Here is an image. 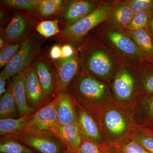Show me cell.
I'll return each instance as SVG.
<instances>
[{
    "label": "cell",
    "mask_w": 153,
    "mask_h": 153,
    "mask_svg": "<svg viewBox=\"0 0 153 153\" xmlns=\"http://www.w3.org/2000/svg\"><path fill=\"white\" fill-rule=\"evenodd\" d=\"M125 31L149 61L153 63V39L149 27L139 30Z\"/></svg>",
    "instance_id": "obj_20"
},
{
    "label": "cell",
    "mask_w": 153,
    "mask_h": 153,
    "mask_svg": "<svg viewBox=\"0 0 153 153\" xmlns=\"http://www.w3.org/2000/svg\"><path fill=\"white\" fill-rule=\"evenodd\" d=\"M116 149V148H115ZM117 150L118 152V153H125V152H122V151L119 150Z\"/></svg>",
    "instance_id": "obj_43"
},
{
    "label": "cell",
    "mask_w": 153,
    "mask_h": 153,
    "mask_svg": "<svg viewBox=\"0 0 153 153\" xmlns=\"http://www.w3.org/2000/svg\"><path fill=\"white\" fill-rule=\"evenodd\" d=\"M110 149L108 153H118L117 150L113 147L110 146Z\"/></svg>",
    "instance_id": "obj_41"
},
{
    "label": "cell",
    "mask_w": 153,
    "mask_h": 153,
    "mask_svg": "<svg viewBox=\"0 0 153 153\" xmlns=\"http://www.w3.org/2000/svg\"><path fill=\"white\" fill-rule=\"evenodd\" d=\"M51 60L56 71V91L58 95L67 91L80 71L81 65L76 53L69 58Z\"/></svg>",
    "instance_id": "obj_11"
},
{
    "label": "cell",
    "mask_w": 153,
    "mask_h": 153,
    "mask_svg": "<svg viewBox=\"0 0 153 153\" xmlns=\"http://www.w3.org/2000/svg\"><path fill=\"white\" fill-rule=\"evenodd\" d=\"M36 32L46 38L57 36L60 33L58 22L56 20H45L38 23Z\"/></svg>",
    "instance_id": "obj_30"
},
{
    "label": "cell",
    "mask_w": 153,
    "mask_h": 153,
    "mask_svg": "<svg viewBox=\"0 0 153 153\" xmlns=\"http://www.w3.org/2000/svg\"><path fill=\"white\" fill-rule=\"evenodd\" d=\"M75 48L81 67L109 85L118 62L110 50L91 33Z\"/></svg>",
    "instance_id": "obj_1"
},
{
    "label": "cell",
    "mask_w": 153,
    "mask_h": 153,
    "mask_svg": "<svg viewBox=\"0 0 153 153\" xmlns=\"http://www.w3.org/2000/svg\"><path fill=\"white\" fill-rule=\"evenodd\" d=\"M150 153H153V137L143 128L138 126L129 137Z\"/></svg>",
    "instance_id": "obj_28"
},
{
    "label": "cell",
    "mask_w": 153,
    "mask_h": 153,
    "mask_svg": "<svg viewBox=\"0 0 153 153\" xmlns=\"http://www.w3.org/2000/svg\"><path fill=\"white\" fill-rule=\"evenodd\" d=\"M50 131L70 150L76 151L82 142V134L77 122L65 125L57 123Z\"/></svg>",
    "instance_id": "obj_16"
},
{
    "label": "cell",
    "mask_w": 153,
    "mask_h": 153,
    "mask_svg": "<svg viewBox=\"0 0 153 153\" xmlns=\"http://www.w3.org/2000/svg\"><path fill=\"white\" fill-rule=\"evenodd\" d=\"M25 86L27 100L30 106L41 108L49 102L38 78L35 62L26 71Z\"/></svg>",
    "instance_id": "obj_14"
},
{
    "label": "cell",
    "mask_w": 153,
    "mask_h": 153,
    "mask_svg": "<svg viewBox=\"0 0 153 153\" xmlns=\"http://www.w3.org/2000/svg\"><path fill=\"white\" fill-rule=\"evenodd\" d=\"M6 77L2 75H0V95L1 96L6 92L5 88L6 81L7 80Z\"/></svg>",
    "instance_id": "obj_37"
},
{
    "label": "cell",
    "mask_w": 153,
    "mask_h": 153,
    "mask_svg": "<svg viewBox=\"0 0 153 153\" xmlns=\"http://www.w3.org/2000/svg\"><path fill=\"white\" fill-rule=\"evenodd\" d=\"M37 10L41 18H49L59 16L62 10L56 7L52 0H40Z\"/></svg>",
    "instance_id": "obj_33"
},
{
    "label": "cell",
    "mask_w": 153,
    "mask_h": 153,
    "mask_svg": "<svg viewBox=\"0 0 153 153\" xmlns=\"http://www.w3.org/2000/svg\"><path fill=\"white\" fill-rule=\"evenodd\" d=\"M114 1H103L90 14L63 28L53 39L59 44H71L76 46L94 28L106 22Z\"/></svg>",
    "instance_id": "obj_6"
},
{
    "label": "cell",
    "mask_w": 153,
    "mask_h": 153,
    "mask_svg": "<svg viewBox=\"0 0 153 153\" xmlns=\"http://www.w3.org/2000/svg\"><path fill=\"white\" fill-rule=\"evenodd\" d=\"M52 1L56 7L62 10L64 7L66 2V1L62 0H52Z\"/></svg>",
    "instance_id": "obj_38"
},
{
    "label": "cell",
    "mask_w": 153,
    "mask_h": 153,
    "mask_svg": "<svg viewBox=\"0 0 153 153\" xmlns=\"http://www.w3.org/2000/svg\"><path fill=\"white\" fill-rule=\"evenodd\" d=\"M67 91L81 105L100 107L115 104L109 85L81 67Z\"/></svg>",
    "instance_id": "obj_5"
},
{
    "label": "cell",
    "mask_w": 153,
    "mask_h": 153,
    "mask_svg": "<svg viewBox=\"0 0 153 153\" xmlns=\"http://www.w3.org/2000/svg\"><path fill=\"white\" fill-rule=\"evenodd\" d=\"M6 44H7V43H6L4 38L1 35V37H0V49H2Z\"/></svg>",
    "instance_id": "obj_40"
},
{
    "label": "cell",
    "mask_w": 153,
    "mask_h": 153,
    "mask_svg": "<svg viewBox=\"0 0 153 153\" xmlns=\"http://www.w3.org/2000/svg\"><path fill=\"white\" fill-rule=\"evenodd\" d=\"M61 52L62 55L61 58L62 59L71 57L76 53L75 46L71 44H62L61 46Z\"/></svg>",
    "instance_id": "obj_35"
},
{
    "label": "cell",
    "mask_w": 153,
    "mask_h": 153,
    "mask_svg": "<svg viewBox=\"0 0 153 153\" xmlns=\"http://www.w3.org/2000/svg\"><path fill=\"white\" fill-rule=\"evenodd\" d=\"M140 71V87L142 94H153V63L143 62L138 65Z\"/></svg>",
    "instance_id": "obj_23"
},
{
    "label": "cell",
    "mask_w": 153,
    "mask_h": 153,
    "mask_svg": "<svg viewBox=\"0 0 153 153\" xmlns=\"http://www.w3.org/2000/svg\"><path fill=\"white\" fill-rule=\"evenodd\" d=\"M134 13L153 9V0H126Z\"/></svg>",
    "instance_id": "obj_34"
},
{
    "label": "cell",
    "mask_w": 153,
    "mask_h": 153,
    "mask_svg": "<svg viewBox=\"0 0 153 153\" xmlns=\"http://www.w3.org/2000/svg\"><path fill=\"white\" fill-rule=\"evenodd\" d=\"M0 144L1 153H37L16 140L3 138Z\"/></svg>",
    "instance_id": "obj_26"
},
{
    "label": "cell",
    "mask_w": 153,
    "mask_h": 153,
    "mask_svg": "<svg viewBox=\"0 0 153 153\" xmlns=\"http://www.w3.org/2000/svg\"><path fill=\"white\" fill-rule=\"evenodd\" d=\"M17 107L11 84L7 91L1 96L0 99V118H10L16 116Z\"/></svg>",
    "instance_id": "obj_21"
},
{
    "label": "cell",
    "mask_w": 153,
    "mask_h": 153,
    "mask_svg": "<svg viewBox=\"0 0 153 153\" xmlns=\"http://www.w3.org/2000/svg\"><path fill=\"white\" fill-rule=\"evenodd\" d=\"M31 115L24 116L18 118H10L0 120V134L4 136L22 131Z\"/></svg>",
    "instance_id": "obj_22"
},
{
    "label": "cell",
    "mask_w": 153,
    "mask_h": 153,
    "mask_svg": "<svg viewBox=\"0 0 153 153\" xmlns=\"http://www.w3.org/2000/svg\"><path fill=\"white\" fill-rule=\"evenodd\" d=\"M57 123L61 125L77 123L75 101L68 91L63 93L57 106Z\"/></svg>",
    "instance_id": "obj_19"
},
{
    "label": "cell",
    "mask_w": 153,
    "mask_h": 153,
    "mask_svg": "<svg viewBox=\"0 0 153 153\" xmlns=\"http://www.w3.org/2000/svg\"><path fill=\"white\" fill-rule=\"evenodd\" d=\"M134 14L126 0H115L105 22L115 27L125 30Z\"/></svg>",
    "instance_id": "obj_17"
},
{
    "label": "cell",
    "mask_w": 153,
    "mask_h": 153,
    "mask_svg": "<svg viewBox=\"0 0 153 153\" xmlns=\"http://www.w3.org/2000/svg\"><path fill=\"white\" fill-rule=\"evenodd\" d=\"M75 103L77 123L82 135L98 144H107L105 142L98 123L93 116L75 101Z\"/></svg>",
    "instance_id": "obj_15"
},
{
    "label": "cell",
    "mask_w": 153,
    "mask_h": 153,
    "mask_svg": "<svg viewBox=\"0 0 153 153\" xmlns=\"http://www.w3.org/2000/svg\"><path fill=\"white\" fill-rule=\"evenodd\" d=\"M63 94H58L32 114L22 131L50 130L57 123V104Z\"/></svg>",
    "instance_id": "obj_10"
},
{
    "label": "cell",
    "mask_w": 153,
    "mask_h": 153,
    "mask_svg": "<svg viewBox=\"0 0 153 153\" xmlns=\"http://www.w3.org/2000/svg\"><path fill=\"white\" fill-rule=\"evenodd\" d=\"M61 46L59 44L53 45L49 52V57L51 60H57L60 59L61 57Z\"/></svg>",
    "instance_id": "obj_36"
},
{
    "label": "cell",
    "mask_w": 153,
    "mask_h": 153,
    "mask_svg": "<svg viewBox=\"0 0 153 153\" xmlns=\"http://www.w3.org/2000/svg\"><path fill=\"white\" fill-rule=\"evenodd\" d=\"M22 42L7 43L0 52V68H1L10 62L21 48Z\"/></svg>",
    "instance_id": "obj_31"
},
{
    "label": "cell",
    "mask_w": 153,
    "mask_h": 153,
    "mask_svg": "<svg viewBox=\"0 0 153 153\" xmlns=\"http://www.w3.org/2000/svg\"><path fill=\"white\" fill-rule=\"evenodd\" d=\"M13 18L1 35L6 43L22 42L35 33L36 26L41 19L38 14L25 11H16Z\"/></svg>",
    "instance_id": "obj_9"
},
{
    "label": "cell",
    "mask_w": 153,
    "mask_h": 153,
    "mask_svg": "<svg viewBox=\"0 0 153 153\" xmlns=\"http://www.w3.org/2000/svg\"><path fill=\"white\" fill-rule=\"evenodd\" d=\"M3 138L18 141L37 153H63L67 149L50 130L22 131Z\"/></svg>",
    "instance_id": "obj_8"
},
{
    "label": "cell",
    "mask_w": 153,
    "mask_h": 153,
    "mask_svg": "<svg viewBox=\"0 0 153 153\" xmlns=\"http://www.w3.org/2000/svg\"><path fill=\"white\" fill-rule=\"evenodd\" d=\"M152 10L141 11L134 14L131 22L125 30L134 31L149 27Z\"/></svg>",
    "instance_id": "obj_27"
},
{
    "label": "cell",
    "mask_w": 153,
    "mask_h": 153,
    "mask_svg": "<svg viewBox=\"0 0 153 153\" xmlns=\"http://www.w3.org/2000/svg\"><path fill=\"white\" fill-rule=\"evenodd\" d=\"M38 78L44 94L50 101L57 95L56 73L52 60L47 56L40 55L35 61Z\"/></svg>",
    "instance_id": "obj_13"
},
{
    "label": "cell",
    "mask_w": 153,
    "mask_h": 153,
    "mask_svg": "<svg viewBox=\"0 0 153 153\" xmlns=\"http://www.w3.org/2000/svg\"><path fill=\"white\" fill-rule=\"evenodd\" d=\"M42 40L36 32L22 41L21 48L0 75L8 79L26 71L41 55Z\"/></svg>",
    "instance_id": "obj_7"
},
{
    "label": "cell",
    "mask_w": 153,
    "mask_h": 153,
    "mask_svg": "<svg viewBox=\"0 0 153 153\" xmlns=\"http://www.w3.org/2000/svg\"><path fill=\"white\" fill-rule=\"evenodd\" d=\"M149 29L151 34H152V37L153 39V9L152 10V14H151V16L150 21L149 25Z\"/></svg>",
    "instance_id": "obj_39"
},
{
    "label": "cell",
    "mask_w": 153,
    "mask_h": 153,
    "mask_svg": "<svg viewBox=\"0 0 153 153\" xmlns=\"http://www.w3.org/2000/svg\"><path fill=\"white\" fill-rule=\"evenodd\" d=\"M132 113L133 117L140 114V115L146 114L149 117H153V94H140L132 110Z\"/></svg>",
    "instance_id": "obj_25"
},
{
    "label": "cell",
    "mask_w": 153,
    "mask_h": 153,
    "mask_svg": "<svg viewBox=\"0 0 153 153\" xmlns=\"http://www.w3.org/2000/svg\"><path fill=\"white\" fill-rule=\"evenodd\" d=\"M105 45L118 60L139 65L149 62L125 30L103 22L91 32Z\"/></svg>",
    "instance_id": "obj_4"
},
{
    "label": "cell",
    "mask_w": 153,
    "mask_h": 153,
    "mask_svg": "<svg viewBox=\"0 0 153 153\" xmlns=\"http://www.w3.org/2000/svg\"><path fill=\"white\" fill-rule=\"evenodd\" d=\"M109 86L115 105L131 111L141 94L138 65L118 60Z\"/></svg>",
    "instance_id": "obj_3"
},
{
    "label": "cell",
    "mask_w": 153,
    "mask_h": 153,
    "mask_svg": "<svg viewBox=\"0 0 153 153\" xmlns=\"http://www.w3.org/2000/svg\"><path fill=\"white\" fill-rule=\"evenodd\" d=\"M110 147L108 144L96 143L82 135V142L76 152L77 153H108Z\"/></svg>",
    "instance_id": "obj_29"
},
{
    "label": "cell",
    "mask_w": 153,
    "mask_h": 153,
    "mask_svg": "<svg viewBox=\"0 0 153 153\" xmlns=\"http://www.w3.org/2000/svg\"><path fill=\"white\" fill-rule=\"evenodd\" d=\"M109 145L125 153H150L130 137L120 142Z\"/></svg>",
    "instance_id": "obj_32"
},
{
    "label": "cell",
    "mask_w": 153,
    "mask_h": 153,
    "mask_svg": "<svg viewBox=\"0 0 153 153\" xmlns=\"http://www.w3.org/2000/svg\"><path fill=\"white\" fill-rule=\"evenodd\" d=\"M63 153H77V152H76V151H71L68 149H67Z\"/></svg>",
    "instance_id": "obj_42"
},
{
    "label": "cell",
    "mask_w": 153,
    "mask_h": 153,
    "mask_svg": "<svg viewBox=\"0 0 153 153\" xmlns=\"http://www.w3.org/2000/svg\"><path fill=\"white\" fill-rule=\"evenodd\" d=\"M40 0H4L3 7L11 11H25L38 14L37 7Z\"/></svg>",
    "instance_id": "obj_24"
},
{
    "label": "cell",
    "mask_w": 153,
    "mask_h": 153,
    "mask_svg": "<svg viewBox=\"0 0 153 153\" xmlns=\"http://www.w3.org/2000/svg\"><path fill=\"white\" fill-rule=\"evenodd\" d=\"M103 1L72 0L66 1L59 16L64 27L74 24L93 12Z\"/></svg>",
    "instance_id": "obj_12"
},
{
    "label": "cell",
    "mask_w": 153,
    "mask_h": 153,
    "mask_svg": "<svg viewBox=\"0 0 153 153\" xmlns=\"http://www.w3.org/2000/svg\"><path fill=\"white\" fill-rule=\"evenodd\" d=\"M27 70L13 76L11 83L18 112L21 117L33 114L37 109L30 106L27 100L25 86V78Z\"/></svg>",
    "instance_id": "obj_18"
},
{
    "label": "cell",
    "mask_w": 153,
    "mask_h": 153,
    "mask_svg": "<svg viewBox=\"0 0 153 153\" xmlns=\"http://www.w3.org/2000/svg\"><path fill=\"white\" fill-rule=\"evenodd\" d=\"M78 104L95 118L105 142L108 145L129 137L137 128L131 111L115 104L100 107Z\"/></svg>",
    "instance_id": "obj_2"
}]
</instances>
